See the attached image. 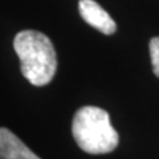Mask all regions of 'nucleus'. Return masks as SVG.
Here are the masks:
<instances>
[{"mask_svg":"<svg viewBox=\"0 0 159 159\" xmlns=\"http://www.w3.org/2000/svg\"><path fill=\"white\" fill-rule=\"evenodd\" d=\"M13 48L20 60V70L32 85L44 86L52 81L57 70V57L48 36L25 29L15 36Z\"/></svg>","mask_w":159,"mask_h":159,"instance_id":"nucleus-1","label":"nucleus"},{"mask_svg":"<svg viewBox=\"0 0 159 159\" xmlns=\"http://www.w3.org/2000/svg\"><path fill=\"white\" fill-rule=\"evenodd\" d=\"M72 134L80 148L89 154L111 152L119 142L107 111L97 106H84L76 111Z\"/></svg>","mask_w":159,"mask_h":159,"instance_id":"nucleus-2","label":"nucleus"},{"mask_svg":"<svg viewBox=\"0 0 159 159\" xmlns=\"http://www.w3.org/2000/svg\"><path fill=\"white\" fill-rule=\"evenodd\" d=\"M78 9H80L81 17L90 27L96 28L97 31L105 34H113L116 32L117 25L114 23V20L94 0H80Z\"/></svg>","mask_w":159,"mask_h":159,"instance_id":"nucleus-3","label":"nucleus"},{"mask_svg":"<svg viewBox=\"0 0 159 159\" xmlns=\"http://www.w3.org/2000/svg\"><path fill=\"white\" fill-rule=\"evenodd\" d=\"M0 159H40L8 129H0Z\"/></svg>","mask_w":159,"mask_h":159,"instance_id":"nucleus-4","label":"nucleus"},{"mask_svg":"<svg viewBox=\"0 0 159 159\" xmlns=\"http://www.w3.org/2000/svg\"><path fill=\"white\" fill-rule=\"evenodd\" d=\"M150 57L154 74L159 78V37H154L150 41Z\"/></svg>","mask_w":159,"mask_h":159,"instance_id":"nucleus-5","label":"nucleus"}]
</instances>
